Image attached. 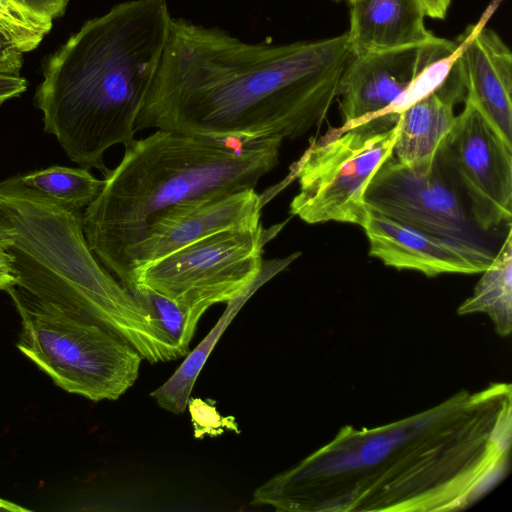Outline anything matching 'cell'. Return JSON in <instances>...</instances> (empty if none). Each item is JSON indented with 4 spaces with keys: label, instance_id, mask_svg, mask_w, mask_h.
Instances as JSON below:
<instances>
[{
    "label": "cell",
    "instance_id": "obj_1",
    "mask_svg": "<svg viewBox=\"0 0 512 512\" xmlns=\"http://www.w3.org/2000/svg\"><path fill=\"white\" fill-rule=\"evenodd\" d=\"M512 387L461 390L404 419L342 427L258 487L251 504L285 512L460 511L507 475Z\"/></svg>",
    "mask_w": 512,
    "mask_h": 512
},
{
    "label": "cell",
    "instance_id": "obj_2",
    "mask_svg": "<svg viewBox=\"0 0 512 512\" xmlns=\"http://www.w3.org/2000/svg\"><path fill=\"white\" fill-rule=\"evenodd\" d=\"M350 57L347 32L248 43L221 28L172 16L135 131L298 138L325 120Z\"/></svg>",
    "mask_w": 512,
    "mask_h": 512
},
{
    "label": "cell",
    "instance_id": "obj_3",
    "mask_svg": "<svg viewBox=\"0 0 512 512\" xmlns=\"http://www.w3.org/2000/svg\"><path fill=\"white\" fill-rule=\"evenodd\" d=\"M166 0H127L86 21L47 60L35 93L43 129L70 161L105 176V152L135 121L167 40Z\"/></svg>",
    "mask_w": 512,
    "mask_h": 512
},
{
    "label": "cell",
    "instance_id": "obj_4",
    "mask_svg": "<svg viewBox=\"0 0 512 512\" xmlns=\"http://www.w3.org/2000/svg\"><path fill=\"white\" fill-rule=\"evenodd\" d=\"M282 142L160 129L134 139L82 213L89 248L119 281L129 254L154 222L179 206L254 189L278 164Z\"/></svg>",
    "mask_w": 512,
    "mask_h": 512
},
{
    "label": "cell",
    "instance_id": "obj_5",
    "mask_svg": "<svg viewBox=\"0 0 512 512\" xmlns=\"http://www.w3.org/2000/svg\"><path fill=\"white\" fill-rule=\"evenodd\" d=\"M82 213L24 186L18 175L0 182V238L13 287L110 329L150 363L180 358L149 312L93 254Z\"/></svg>",
    "mask_w": 512,
    "mask_h": 512
},
{
    "label": "cell",
    "instance_id": "obj_6",
    "mask_svg": "<svg viewBox=\"0 0 512 512\" xmlns=\"http://www.w3.org/2000/svg\"><path fill=\"white\" fill-rule=\"evenodd\" d=\"M6 292L21 319L18 350L57 386L98 402L117 400L134 385L143 358L123 338L13 286Z\"/></svg>",
    "mask_w": 512,
    "mask_h": 512
},
{
    "label": "cell",
    "instance_id": "obj_7",
    "mask_svg": "<svg viewBox=\"0 0 512 512\" xmlns=\"http://www.w3.org/2000/svg\"><path fill=\"white\" fill-rule=\"evenodd\" d=\"M399 113H386L346 131L313 138L291 165L299 192L290 213L309 224L329 221L363 228L369 210L365 190L379 167L393 156Z\"/></svg>",
    "mask_w": 512,
    "mask_h": 512
},
{
    "label": "cell",
    "instance_id": "obj_8",
    "mask_svg": "<svg viewBox=\"0 0 512 512\" xmlns=\"http://www.w3.org/2000/svg\"><path fill=\"white\" fill-rule=\"evenodd\" d=\"M286 222L215 233L137 269L135 286L148 288L178 305L202 312L230 303L259 285L264 245Z\"/></svg>",
    "mask_w": 512,
    "mask_h": 512
},
{
    "label": "cell",
    "instance_id": "obj_9",
    "mask_svg": "<svg viewBox=\"0 0 512 512\" xmlns=\"http://www.w3.org/2000/svg\"><path fill=\"white\" fill-rule=\"evenodd\" d=\"M458 185L435 159L431 165L407 166L393 156L372 176L364 194L369 211L475 251L495 254L487 233L474 222Z\"/></svg>",
    "mask_w": 512,
    "mask_h": 512
},
{
    "label": "cell",
    "instance_id": "obj_10",
    "mask_svg": "<svg viewBox=\"0 0 512 512\" xmlns=\"http://www.w3.org/2000/svg\"><path fill=\"white\" fill-rule=\"evenodd\" d=\"M441 142L436 157L466 195L474 222L484 232L512 216V145L469 101Z\"/></svg>",
    "mask_w": 512,
    "mask_h": 512
},
{
    "label": "cell",
    "instance_id": "obj_11",
    "mask_svg": "<svg viewBox=\"0 0 512 512\" xmlns=\"http://www.w3.org/2000/svg\"><path fill=\"white\" fill-rule=\"evenodd\" d=\"M454 44L434 35L421 44L351 56L338 84L343 125L337 129L346 131L386 114L418 72Z\"/></svg>",
    "mask_w": 512,
    "mask_h": 512
},
{
    "label": "cell",
    "instance_id": "obj_12",
    "mask_svg": "<svg viewBox=\"0 0 512 512\" xmlns=\"http://www.w3.org/2000/svg\"><path fill=\"white\" fill-rule=\"evenodd\" d=\"M261 197L254 189L211 196L176 207L156 222L129 254L120 283L132 287L134 272L218 232L261 225Z\"/></svg>",
    "mask_w": 512,
    "mask_h": 512
},
{
    "label": "cell",
    "instance_id": "obj_13",
    "mask_svg": "<svg viewBox=\"0 0 512 512\" xmlns=\"http://www.w3.org/2000/svg\"><path fill=\"white\" fill-rule=\"evenodd\" d=\"M500 0H493L480 20L456 40L466 94L471 102L512 145V54L501 37L486 27Z\"/></svg>",
    "mask_w": 512,
    "mask_h": 512
},
{
    "label": "cell",
    "instance_id": "obj_14",
    "mask_svg": "<svg viewBox=\"0 0 512 512\" xmlns=\"http://www.w3.org/2000/svg\"><path fill=\"white\" fill-rule=\"evenodd\" d=\"M369 255L396 269L427 277L444 273L483 272L495 254H485L369 211L363 226Z\"/></svg>",
    "mask_w": 512,
    "mask_h": 512
},
{
    "label": "cell",
    "instance_id": "obj_15",
    "mask_svg": "<svg viewBox=\"0 0 512 512\" xmlns=\"http://www.w3.org/2000/svg\"><path fill=\"white\" fill-rule=\"evenodd\" d=\"M465 94L458 57L439 88L399 112L395 159L407 166L433 164L441 142L455 123L454 106L464 101Z\"/></svg>",
    "mask_w": 512,
    "mask_h": 512
},
{
    "label": "cell",
    "instance_id": "obj_16",
    "mask_svg": "<svg viewBox=\"0 0 512 512\" xmlns=\"http://www.w3.org/2000/svg\"><path fill=\"white\" fill-rule=\"evenodd\" d=\"M419 0H356L347 31L351 56L417 45L434 34Z\"/></svg>",
    "mask_w": 512,
    "mask_h": 512
},
{
    "label": "cell",
    "instance_id": "obj_17",
    "mask_svg": "<svg viewBox=\"0 0 512 512\" xmlns=\"http://www.w3.org/2000/svg\"><path fill=\"white\" fill-rule=\"evenodd\" d=\"M473 293L457 309L458 315L485 313L502 337L512 331V233L508 225L506 238Z\"/></svg>",
    "mask_w": 512,
    "mask_h": 512
},
{
    "label": "cell",
    "instance_id": "obj_18",
    "mask_svg": "<svg viewBox=\"0 0 512 512\" xmlns=\"http://www.w3.org/2000/svg\"><path fill=\"white\" fill-rule=\"evenodd\" d=\"M254 290L251 289L228 303L227 310L207 337L197 348L189 352L186 359L167 381L150 394L159 407L175 414L183 413L186 410L194 384L210 351L241 305Z\"/></svg>",
    "mask_w": 512,
    "mask_h": 512
},
{
    "label": "cell",
    "instance_id": "obj_19",
    "mask_svg": "<svg viewBox=\"0 0 512 512\" xmlns=\"http://www.w3.org/2000/svg\"><path fill=\"white\" fill-rule=\"evenodd\" d=\"M20 182L59 204L81 211L88 207L104 186L89 169L53 165L45 169L19 174Z\"/></svg>",
    "mask_w": 512,
    "mask_h": 512
},
{
    "label": "cell",
    "instance_id": "obj_20",
    "mask_svg": "<svg viewBox=\"0 0 512 512\" xmlns=\"http://www.w3.org/2000/svg\"><path fill=\"white\" fill-rule=\"evenodd\" d=\"M130 291L156 321L180 357L187 356L190 352V342L203 313L182 307L167 297L142 286H135Z\"/></svg>",
    "mask_w": 512,
    "mask_h": 512
},
{
    "label": "cell",
    "instance_id": "obj_21",
    "mask_svg": "<svg viewBox=\"0 0 512 512\" xmlns=\"http://www.w3.org/2000/svg\"><path fill=\"white\" fill-rule=\"evenodd\" d=\"M51 27V19L31 13L14 0H0V28L21 52L37 48Z\"/></svg>",
    "mask_w": 512,
    "mask_h": 512
},
{
    "label": "cell",
    "instance_id": "obj_22",
    "mask_svg": "<svg viewBox=\"0 0 512 512\" xmlns=\"http://www.w3.org/2000/svg\"><path fill=\"white\" fill-rule=\"evenodd\" d=\"M459 57V46L455 44L428 62L416 75L407 90L387 113H399L414 102L439 88L446 80Z\"/></svg>",
    "mask_w": 512,
    "mask_h": 512
},
{
    "label": "cell",
    "instance_id": "obj_23",
    "mask_svg": "<svg viewBox=\"0 0 512 512\" xmlns=\"http://www.w3.org/2000/svg\"><path fill=\"white\" fill-rule=\"evenodd\" d=\"M24 53L12 42L0 28V73L19 75Z\"/></svg>",
    "mask_w": 512,
    "mask_h": 512
},
{
    "label": "cell",
    "instance_id": "obj_24",
    "mask_svg": "<svg viewBox=\"0 0 512 512\" xmlns=\"http://www.w3.org/2000/svg\"><path fill=\"white\" fill-rule=\"evenodd\" d=\"M40 17L53 20L65 13L68 0H14Z\"/></svg>",
    "mask_w": 512,
    "mask_h": 512
},
{
    "label": "cell",
    "instance_id": "obj_25",
    "mask_svg": "<svg viewBox=\"0 0 512 512\" xmlns=\"http://www.w3.org/2000/svg\"><path fill=\"white\" fill-rule=\"evenodd\" d=\"M27 80L20 75L0 73V107L27 90Z\"/></svg>",
    "mask_w": 512,
    "mask_h": 512
},
{
    "label": "cell",
    "instance_id": "obj_26",
    "mask_svg": "<svg viewBox=\"0 0 512 512\" xmlns=\"http://www.w3.org/2000/svg\"><path fill=\"white\" fill-rule=\"evenodd\" d=\"M14 285V277L11 271L9 255L0 238V291H7Z\"/></svg>",
    "mask_w": 512,
    "mask_h": 512
},
{
    "label": "cell",
    "instance_id": "obj_27",
    "mask_svg": "<svg viewBox=\"0 0 512 512\" xmlns=\"http://www.w3.org/2000/svg\"><path fill=\"white\" fill-rule=\"evenodd\" d=\"M427 17L444 19L447 15L451 0H419Z\"/></svg>",
    "mask_w": 512,
    "mask_h": 512
},
{
    "label": "cell",
    "instance_id": "obj_28",
    "mask_svg": "<svg viewBox=\"0 0 512 512\" xmlns=\"http://www.w3.org/2000/svg\"><path fill=\"white\" fill-rule=\"evenodd\" d=\"M0 511H29V509H26L24 507H21L13 502L7 501L3 498H0Z\"/></svg>",
    "mask_w": 512,
    "mask_h": 512
},
{
    "label": "cell",
    "instance_id": "obj_29",
    "mask_svg": "<svg viewBox=\"0 0 512 512\" xmlns=\"http://www.w3.org/2000/svg\"><path fill=\"white\" fill-rule=\"evenodd\" d=\"M346 2H348L349 4H351L352 2L356 1V0H345Z\"/></svg>",
    "mask_w": 512,
    "mask_h": 512
}]
</instances>
